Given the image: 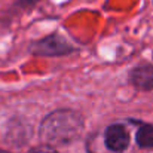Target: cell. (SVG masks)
<instances>
[{"mask_svg":"<svg viewBox=\"0 0 153 153\" xmlns=\"http://www.w3.org/2000/svg\"><path fill=\"white\" fill-rule=\"evenodd\" d=\"M83 131V117L74 110H55L40 123V138L51 146H64L74 141Z\"/></svg>","mask_w":153,"mask_h":153,"instance_id":"cell-1","label":"cell"},{"mask_svg":"<svg viewBox=\"0 0 153 153\" xmlns=\"http://www.w3.org/2000/svg\"><path fill=\"white\" fill-rule=\"evenodd\" d=\"M31 52L37 55L53 56V55H64L71 52V46L59 36H48L45 39L34 42L31 45Z\"/></svg>","mask_w":153,"mask_h":153,"instance_id":"cell-2","label":"cell"},{"mask_svg":"<svg viewBox=\"0 0 153 153\" xmlns=\"http://www.w3.org/2000/svg\"><path fill=\"white\" fill-rule=\"evenodd\" d=\"M104 141L108 150L120 153L129 146V135L122 125H110L105 129Z\"/></svg>","mask_w":153,"mask_h":153,"instance_id":"cell-3","label":"cell"},{"mask_svg":"<svg viewBox=\"0 0 153 153\" xmlns=\"http://www.w3.org/2000/svg\"><path fill=\"white\" fill-rule=\"evenodd\" d=\"M131 82L137 89L149 91L153 88V65H141L137 67L131 73Z\"/></svg>","mask_w":153,"mask_h":153,"instance_id":"cell-4","label":"cell"},{"mask_svg":"<svg viewBox=\"0 0 153 153\" xmlns=\"http://www.w3.org/2000/svg\"><path fill=\"white\" fill-rule=\"evenodd\" d=\"M137 144L141 149L153 147V125L144 123L137 131Z\"/></svg>","mask_w":153,"mask_h":153,"instance_id":"cell-5","label":"cell"},{"mask_svg":"<svg viewBox=\"0 0 153 153\" xmlns=\"http://www.w3.org/2000/svg\"><path fill=\"white\" fill-rule=\"evenodd\" d=\"M28 153H58L56 150H53L52 147H48V146H43V147H37V149H33Z\"/></svg>","mask_w":153,"mask_h":153,"instance_id":"cell-6","label":"cell"},{"mask_svg":"<svg viewBox=\"0 0 153 153\" xmlns=\"http://www.w3.org/2000/svg\"><path fill=\"white\" fill-rule=\"evenodd\" d=\"M0 153H9V152H4V150H0Z\"/></svg>","mask_w":153,"mask_h":153,"instance_id":"cell-7","label":"cell"}]
</instances>
